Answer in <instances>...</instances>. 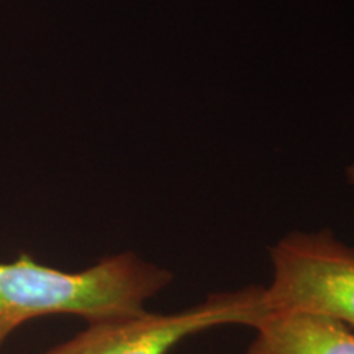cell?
<instances>
[{"label":"cell","instance_id":"6da1fadb","mask_svg":"<svg viewBox=\"0 0 354 354\" xmlns=\"http://www.w3.org/2000/svg\"><path fill=\"white\" fill-rule=\"evenodd\" d=\"M171 281L167 269L130 251L102 258L82 271L51 268L26 253L0 261V348L33 318L74 315L97 323L140 315Z\"/></svg>","mask_w":354,"mask_h":354},{"label":"cell","instance_id":"7a4b0ae2","mask_svg":"<svg viewBox=\"0 0 354 354\" xmlns=\"http://www.w3.org/2000/svg\"><path fill=\"white\" fill-rule=\"evenodd\" d=\"M263 287L220 292L176 313L140 315L88 323L86 330L38 354H169L190 336L220 326H250L266 315Z\"/></svg>","mask_w":354,"mask_h":354},{"label":"cell","instance_id":"3957f363","mask_svg":"<svg viewBox=\"0 0 354 354\" xmlns=\"http://www.w3.org/2000/svg\"><path fill=\"white\" fill-rule=\"evenodd\" d=\"M272 281L263 287L266 310H300L354 330V248L328 230L294 232L271 248Z\"/></svg>","mask_w":354,"mask_h":354},{"label":"cell","instance_id":"277c9868","mask_svg":"<svg viewBox=\"0 0 354 354\" xmlns=\"http://www.w3.org/2000/svg\"><path fill=\"white\" fill-rule=\"evenodd\" d=\"M246 354H354V330L300 310H268Z\"/></svg>","mask_w":354,"mask_h":354},{"label":"cell","instance_id":"5b68a950","mask_svg":"<svg viewBox=\"0 0 354 354\" xmlns=\"http://www.w3.org/2000/svg\"><path fill=\"white\" fill-rule=\"evenodd\" d=\"M346 177H348V183L354 184V162H353V165H349V166H348V169H346Z\"/></svg>","mask_w":354,"mask_h":354}]
</instances>
